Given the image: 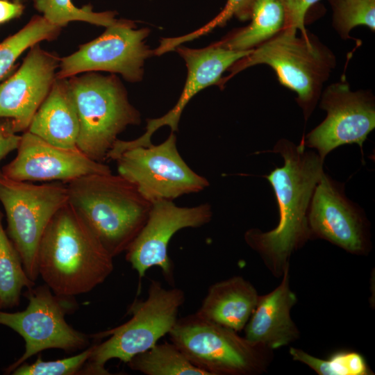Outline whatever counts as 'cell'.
Instances as JSON below:
<instances>
[{
  "mask_svg": "<svg viewBox=\"0 0 375 375\" xmlns=\"http://www.w3.org/2000/svg\"><path fill=\"white\" fill-rule=\"evenodd\" d=\"M11 1H17V2L24 3L26 2V1H28V0H11Z\"/></svg>",
  "mask_w": 375,
  "mask_h": 375,
  "instance_id": "33",
  "label": "cell"
},
{
  "mask_svg": "<svg viewBox=\"0 0 375 375\" xmlns=\"http://www.w3.org/2000/svg\"><path fill=\"white\" fill-rule=\"evenodd\" d=\"M2 218L0 210V310L17 306L22 290L35 283L26 273L20 256L3 227Z\"/></svg>",
  "mask_w": 375,
  "mask_h": 375,
  "instance_id": "22",
  "label": "cell"
},
{
  "mask_svg": "<svg viewBox=\"0 0 375 375\" xmlns=\"http://www.w3.org/2000/svg\"><path fill=\"white\" fill-rule=\"evenodd\" d=\"M115 161L118 174L134 184L151 203L173 201L209 186V181L194 172L181 156L174 132L161 144L128 149Z\"/></svg>",
  "mask_w": 375,
  "mask_h": 375,
  "instance_id": "10",
  "label": "cell"
},
{
  "mask_svg": "<svg viewBox=\"0 0 375 375\" xmlns=\"http://www.w3.org/2000/svg\"><path fill=\"white\" fill-rule=\"evenodd\" d=\"M68 201L114 258L126 252L152 203L119 174H93L67 183Z\"/></svg>",
  "mask_w": 375,
  "mask_h": 375,
  "instance_id": "3",
  "label": "cell"
},
{
  "mask_svg": "<svg viewBox=\"0 0 375 375\" xmlns=\"http://www.w3.org/2000/svg\"><path fill=\"white\" fill-rule=\"evenodd\" d=\"M113 258L67 201L42 237L39 276L53 293L74 297L103 283L114 269Z\"/></svg>",
  "mask_w": 375,
  "mask_h": 375,
  "instance_id": "2",
  "label": "cell"
},
{
  "mask_svg": "<svg viewBox=\"0 0 375 375\" xmlns=\"http://www.w3.org/2000/svg\"><path fill=\"white\" fill-rule=\"evenodd\" d=\"M96 39L60 59L56 78L84 72L118 73L128 81L142 80L145 60L153 54L145 44L149 29H137L133 21L117 19Z\"/></svg>",
  "mask_w": 375,
  "mask_h": 375,
  "instance_id": "11",
  "label": "cell"
},
{
  "mask_svg": "<svg viewBox=\"0 0 375 375\" xmlns=\"http://www.w3.org/2000/svg\"><path fill=\"white\" fill-rule=\"evenodd\" d=\"M254 1L255 0H227L222 11L210 22L198 30L183 36L162 38L160 45L154 50L155 54L159 56L173 51L183 42L194 40L210 32L215 28L224 26L233 17L241 21L249 19Z\"/></svg>",
  "mask_w": 375,
  "mask_h": 375,
  "instance_id": "28",
  "label": "cell"
},
{
  "mask_svg": "<svg viewBox=\"0 0 375 375\" xmlns=\"http://www.w3.org/2000/svg\"><path fill=\"white\" fill-rule=\"evenodd\" d=\"M61 28L43 16L35 15L22 28L0 42V81L24 51L40 42L55 39Z\"/></svg>",
  "mask_w": 375,
  "mask_h": 375,
  "instance_id": "24",
  "label": "cell"
},
{
  "mask_svg": "<svg viewBox=\"0 0 375 375\" xmlns=\"http://www.w3.org/2000/svg\"><path fill=\"white\" fill-rule=\"evenodd\" d=\"M249 26L233 31L217 44L235 51H247L269 40L285 25V15L278 0H255Z\"/></svg>",
  "mask_w": 375,
  "mask_h": 375,
  "instance_id": "21",
  "label": "cell"
},
{
  "mask_svg": "<svg viewBox=\"0 0 375 375\" xmlns=\"http://www.w3.org/2000/svg\"><path fill=\"white\" fill-rule=\"evenodd\" d=\"M333 11V26L344 40L358 26L375 31V0H329Z\"/></svg>",
  "mask_w": 375,
  "mask_h": 375,
  "instance_id": "27",
  "label": "cell"
},
{
  "mask_svg": "<svg viewBox=\"0 0 375 375\" xmlns=\"http://www.w3.org/2000/svg\"><path fill=\"white\" fill-rule=\"evenodd\" d=\"M67 80L79 122L76 146L92 160L103 162L117 136L127 126L140 123V114L114 75L90 72Z\"/></svg>",
  "mask_w": 375,
  "mask_h": 375,
  "instance_id": "5",
  "label": "cell"
},
{
  "mask_svg": "<svg viewBox=\"0 0 375 375\" xmlns=\"http://www.w3.org/2000/svg\"><path fill=\"white\" fill-rule=\"evenodd\" d=\"M259 296L249 281L233 276L211 285L195 314L239 332L247 324Z\"/></svg>",
  "mask_w": 375,
  "mask_h": 375,
  "instance_id": "19",
  "label": "cell"
},
{
  "mask_svg": "<svg viewBox=\"0 0 375 375\" xmlns=\"http://www.w3.org/2000/svg\"><path fill=\"white\" fill-rule=\"evenodd\" d=\"M312 238L326 240L357 255L367 253V220L344 193L343 187L324 172L315 186L308 214Z\"/></svg>",
  "mask_w": 375,
  "mask_h": 375,
  "instance_id": "16",
  "label": "cell"
},
{
  "mask_svg": "<svg viewBox=\"0 0 375 375\" xmlns=\"http://www.w3.org/2000/svg\"><path fill=\"white\" fill-rule=\"evenodd\" d=\"M19 140L20 135L15 132L11 120L0 118V161L17 149Z\"/></svg>",
  "mask_w": 375,
  "mask_h": 375,
  "instance_id": "31",
  "label": "cell"
},
{
  "mask_svg": "<svg viewBox=\"0 0 375 375\" xmlns=\"http://www.w3.org/2000/svg\"><path fill=\"white\" fill-rule=\"evenodd\" d=\"M24 296L28 300L25 310L16 312L0 310V324L17 332L25 342L24 353L6 369V374H11L27 359L47 349L70 353L88 347V335L65 320V315L77 306L74 297L53 294L46 284L27 289Z\"/></svg>",
  "mask_w": 375,
  "mask_h": 375,
  "instance_id": "9",
  "label": "cell"
},
{
  "mask_svg": "<svg viewBox=\"0 0 375 375\" xmlns=\"http://www.w3.org/2000/svg\"><path fill=\"white\" fill-rule=\"evenodd\" d=\"M184 301L185 294L181 289H167L159 281H151L147 297L135 301L130 307L132 317L128 321L93 335L109 338L93 345L81 374H110L105 368L110 360L117 358L127 363L135 356L153 347L172 331Z\"/></svg>",
  "mask_w": 375,
  "mask_h": 375,
  "instance_id": "6",
  "label": "cell"
},
{
  "mask_svg": "<svg viewBox=\"0 0 375 375\" xmlns=\"http://www.w3.org/2000/svg\"><path fill=\"white\" fill-rule=\"evenodd\" d=\"M253 49L235 51L216 43L201 49H190L179 45L174 50L184 59L187 67V78L176 105L160 117L147 120L143 135L132 140L117 139L107 154V159L115 160L125 151L152 144V135L160 128L168 126L172 132L178 131L181 114L189 101L203 89L217 84L223 73L235 62L248 56Z\"/></svg>",
  "mask_w": 375,
  "mask_h": 375,
  "instance_id": "14",
  "label": "cell"
},
{
  "mask_svg": "<svg viewBox=\"0 0 375 375\" xmlns=\"http://www.w3.org/2000/svg\"><path fill=\"white\" fill-rule=\"evenodd\" d=\"M289 267L284 269L278 286L259 296L244 327V338L249 342L272 351L293 342L300 333L290 315L297 298L290 288Z\"/></svg>",
  "mask_w": 375,
  "mask_h": 375,
  "instance_id": "18",
  "label": "cell"
},
{
  "mask_svg": "<svg viewBox=\"0 0 375 375\" xmlns=\"http://www.w3.org/2000/svg\"><path fill=\"white\" fill-rule=\"evenodd\" d=\"M260 64L271 67L279 83L297 94L296 101L307 121L335 67L336 59L315 35L308 33L297 37V33L282 29L235 62L228 69L229 76L221 79L218 85L223 86L240 71Z\"/></svg>",
  "mask_w": 375,
  "mask_h": 375,
  "instance_id": "4",
  "label": "cell"
},
{
  "mask_svg": "<svg viewBox=\"0 0 375 375\" xmlns=\"http://www.w3.org/2000/svg\"><path fill=\"white\" fill-rule=\"evenodd\" d=\"M209 203L180 207L173 201L152 203L147 220L126 251V260L140 278L152 267H159L169 284L174 283V266L168 255V245L174 234L186 228H199L211 221Z\"/></svg>",
  "mask_w": 375,
  "mask_h": 375,
  "instance_id": "13",
  "label": "cell"
},
{
  "mask_svg": "<svg viewBox=\"0 0 375 375\" xmlns=\"http://www.w3.org/2000/svg\"><path fill=\"white\" fill-rule=\"evenodd\" d=\"M319 99V106L326 111V117L301 138L305 147L315 149L323 160L341 145L358 144L362 149L367 135L375 128L372 93L352 91L344 80L328 85Z\"/></svg>",
  "mask_w": 375,
  "mask_h": 375,
  "instance_id": "12",
  "label": "cell"
},
{
  "mask_svg": "<svg viewBox=\"0 0 375 375\" xmlns=\"http://www.w3.org/2000/svg\"><path fill=\"white\" fill-rule=\"evenodd\" d=\"M284 8L285 20L283 30L297 33L299 30L302 35L308 33L305 27V18L308 10L319 0H278Z\"/></svg>",
  "mask_w": 375,
  "mask_h": 375,
  "instance_id": "30",
  "label": "cell"
},
{
  "mask_svg": "<svg viewBox=\"0 0 375 375\" xmlns=\"http://www.w3.org/2000/svg\"><path fill=\"white\" fill-rule=\"evenodd\" d=\"M26 131L53 145L76 148L79 122L67 78H56Z\"/></svg>",
  "mask_w": 375,
  "mask_h": 375,
  "instance_id": "20",
  "label": "cell"
},
{
  "mask_svg": "<svg viewBox=\"0 0 375 375\" xmlns=\"http://www.w3.org/2000/svg\"><path fill=\"white\" fill-rule=\"evenodd\" d=\"M24 10V3L11 0H0V24L18 18Z\"/></svg>",
  "mask_w": 375,
  "mask_h": 375,
  "instance_id": "32",
  "label": "cell"
},
{
  "mask_svg": "<svg viewBox=\"0 0 375 375\" xmlns=\"http://www.w3.org/2000/svg\"><path fill=\"white\" fill-rule=\"evenodd\" d=\"M238 332L195 313L178 319L170 340L208 375H256L266 371L272 350L249 342Z\"/></svg>",
  "mask_w": 375,
  "mask_h": 375,
  "instance_id": "7",
  "label": "cell"
},
{
  "mask_svg": "<svg viewBox=\"0 0 375 375\" xmlns=\"http://www.w3.org/2000/svg\"><path fill=\"white\" fill-rule=\"evenodd\" d=\"M16 156L1 171L20 181L67 183L93 174L112 173L107 165L92 160L78 147L63 148L26 131L20 135Z\"/></svg>",
  "mask_w": 375,
  "mask_h": 375,
  "instance_id": "15",
  "label": "cell"
},
{
  "mask_svg": "<svg viewBox=\"0 0 375 375\" xmlns=\"http://www.w3.org/2000/svg\"><path fill=\"white\" fill-rule=\"evenodd\" d=\"M289 353L294 360L306 365L319 375H370L373 374L363 356L355 351H338L326 360L316 358L295 347H290Z\"/></svg>",
  "mask_w": 375,
  "mask_h": 375,
  "instance_id": "26",
  "label": "cell"
},
{
  "mask_svg": "<svg viewBox=\"0 0 375 375\" xmlns=\"http://www.w3.org/2000/svg\"><path fill=\"white\" fill-rule=\"evenodd\" d=\"M60 58L33 45L19 68L0 84V118L15 133L26 131L56 79Z\"/></svg>",
  "mask_w": 375,
  "mask_h": 375,
  "instance_id": "17",
  "label": "cell"
},
{
  "mask_svg": "<svg viewBox=\"0 0 375 375\" xmlns=\"http://www.w3.org/2000/svg\"><path fill=\"white\" fill-rule=\"evenodd\" d=\"M33 5L46 19L61 28L73 21L108 27L117 20L113 11L94 12L90 5L78 8L72 0H33Z\"/></svg>",
  "mask_w": 375,
  "mask_h": 375,
  "instance_id": "25",
  "label": "cell"
},
{
  "mask_svg": "<svg viewBox=\"0 0 375 375\" xmlns=\"http://www.w3.org/2000/svg\"><path fill=\"white\" fill-rule=\"evenodd\" d=\"M306 148L301 140L296 145L285 139L274 146L272 151L279 153L284 163L265 177L276 197L278 225L267 232L251 228L244 233L247 244L278 278L290 266L292 254L312 238L308 214L315 186L324 173V160Z\"/></svg>",
  "mask_w": 375,
  "mask_h": 375,
  "instance_id": "1",
  "label": "cell"
},
{
  "mask_svg": "<svg viewBox=\"0 0 375 375\" xmlns=\"http://www.w3.org/2000/svg\"><path fill=\"white\" fill-rule=\"evenodd\" d=\"M126 364L132 370L146 375H208L191 363L172 342L157 343Z\"/></svg>",
  "mask_w": 375,
  "mask_h": 375,
  "instance_id": "23",
  "label": "cell"
},
{
  "mask_svg": "<svg viewBox=\"0 0 375 375\" xmlns=\"http://www.w3.org/2000/svg\"><path fill=\"white\" fill-rule=\"evenodd\" d=\"M68 201L67 184H35L10 178L0 170V203L7 222L6 231L18 251L28 276H39L38 249L43 233L56 212Z\"/></svg>",
  "mask_w": 375,
  "mask_h": 375,
  "instance_id": "8",
  "label": "cell"
},
{
  "mask_svg": "<svg viewBox=\"0 0 375 375\" xmlns=\"http://www.w3.org/2000/svg\"><path fill=\"white\" fill-rule=\"evenodd\" d=\"M93 345L81 353L68 358L56 360H44L38 356L32 364L23 362L12 372L13 375H75L81 374V370L89 359Z\"/></svg>",
  "mask_w": 375,
  "mask_h": 375,
  "instance_id": "29",
  "label": "cell"
}]
</instances>
